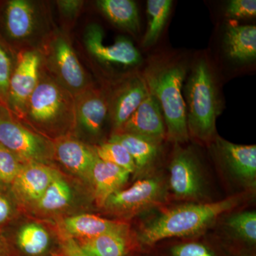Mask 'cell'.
I'll list each match as a JSON object with an SVG mask.
<instances>
[{"label": "cell", "mask_w": 256, "mask_h": 256, "mask_svg": "<svg viewBox=\"0 0 256 256\" xmlns=\"http://www.w3.org/2000/svg\"><path fill=\"white\" fill-rule=\"evenodd\" d=\"M186 74L184 62L172 57L152 60L142 74L150 94L162 111L166 136L176 144L186 142L190 138L183 96Z\"/></svg>", "instance_id": "1"}, {"label": "cell", "mask_w": 256, "mask_h": 256, "mask_svg": "<svg viewBox=\"0 0 256 256\" xmlns=\"http://www.w3.org/2000/svg\"><path fill=\"white\" fill-rule=\"evenodd\" d=\"M183 92L188 134L200 140H210L214 136L216 122L224 106L214 74L206 58L195 60Z\"/></svg>", "instance_id": "2"}, {"label": "cell", "mask_w": 256, "mask_h": 256, "mask_svg": "<svg viewBox=\"0 0 256 256\" xmlns=\"http://www.w3.org/2000/svg\"><path fill=\"white\" fill-rule=\"evenodd\" d=\"M238 202L236 196L202 204H185L168 210L143 229L141 242L152 245L165 238L193 235L208 226Z\"/></svg>", "instance_id": "3"}, {"label": "cell", "mask_w": 256, "mask_h": 256, "mask_svg": "<svg viewBox=\"0 0 256 256\" xmlns=\"http://www.w3.org/2000/svg\"><path fill=\"white\" fill-rule=\"evenodd\" d=\"M24 112L32 122L44 126H55L66 120H76L75 98L68 88L53 79H38Z\"/></svg>", "instance_id": "4"}, {"label": "cell", "mask_w": 256, "mask_h": 256, "mask_svg": "<svg viewBox=\"0 0 256 256\" xmlns=\"http://www.w3.org/2000/svg\"><path fill=\"white\" fill-rule=\"evenodd\" d=\"M0 144L20 160L40 162L48 156L46 142L21 124L10 120H0Z\"/></svg>", "instance_id": "5"}, {"label": "cell", "mask_w": 256, "mask_h": 256, "mask_svg": "<svg viewBox=\"0 0 256 256\" xmlns=\"http://www.w3.org/2000/svg\"><path fill=\"white\" fill-rule=\"evenodd\" d=\"M84 42L88 50L100 62L126 66H133L142 62L139 50L128 38L120 37L112 44H106L104 30L98 25L88 26Z\"/></svg>", "instance_id": "6"}, {"label": "cell", "mask_w": 256, "mask_h": 256, "mask_svg": "<svg viewBox=\"0 0 256 256\" xmlns=\"http://www.w3.org/2000/svg\"><path fill=\"white\" fill-rule=\"evenodd\" d=\"M41 58L35 52L28 50L20 55L18 64L10 78V100L18 112L24 111L30 96L36 88L40 79Z\"/></svg>", "instance_id": "7"}, {"label": "cell", "mask_w": 256, "mask_h": 256, "mask_svg": "<svg viewBox=\"0 0 256 256\" xmlns=\"http://www.w3.org/2000/svg\"><path fill=\"white\" fill-rule=\"evenodd\" d=\"M149 94L140 74L133 75L119 86L108 100V114L116 129H120Z\"/></svg>", "instance_id": "8"}, {"label": "cell", "mask_w": 256, "mask_h": 256, "mask_svg": "<svg viewBox=\"0 0 256 256\" xmlns=\"http://www.w3.org/2000/svg\"><path fill=\"white\" fill-rule=\"evenodd\" d=\"M161 143L166 137V126L158 101L150 94L119 130Z\"/></svg>", "instance_id": "9"}, {"label": "cell", "mask_w": 256, "mask_h": 256, "mask_svg": "<svg viewBox=\"0 0 256 256\" xmlns=\"http://www.w3.org/2000/svg\"><path fill=\"white\" fill-rule=\"evenodd\" d=\"M170 188L175 194L193 197L202 191V178L196 158L192 150L176 146L170 166Z\"/></svg>", "instance_id": "10"}, {"label": "cell", "mask_w": 256, "mask_h": 256, "mask_svg": "<svg viewBox=\"0 0 256 256\" xmlns=\"http://www.w3.org/2000/svg\"><path fill=\"white\" fill-rule=\"evenodd\" d=\"M162 194V184L158 178L140 180L126 190H119L111 195L105 205L114 212H138L156 203Z\"/></svg>", "instance_id": "11"}, {"label": "cell", "mask_w": 256, "mask_h": 256, "mask_svg": "<svg viewBox=\"0 0 256 256\" xmlns=\"http://www.w3.org/2000/svg\"><path fill=\"white\" fill-rule=\"evenodd\" d=\"M52 58L55 68L68 90L79 92L86 89V76L78 57L65 38L58 37L53 43Z\"/></svg>", "instance_id": "12"}, {"label": "cell", "mask_w": 256, "mask_h": 256, "mask_svg": "<svg viewBox=\"0 0 256 256\" xmlns=\"http://www.w3.org/2000/svg\"><path fill=\"white\" fill-rule=\"evenodd\" d=\"M75 111L80 126L90 134H98L108 114V100L100 90L86 89L75 98Z\"/></svg>", "instance_id": "13"}, {"label": "cell", "mask_w": 256, "mask_h": 256, "mask_svg": "<svg viewBox=\"0 0 256 256\" xmlns=\"http://www.w3.org/2000/svg\"><path fill=\"white\" fill-rule=\"evenodd\" d=\"M58 172L40 162L24 164L13 184L16 193L28 202H37Z\"/></svg>", "instance_id": "14"}, {"label": "cell", "mask_w": 256, "mask_h": 256, "mask_svg": "<svg viewBox=\"0 0 256 256\" xmlns=\"http://www.w3.org/2000/svg\"><path fill=\"white\" fill-rule=\"evenodd\" d=\"M216 149L230 171L248 182L255 181L256 146H242L217 138Z\"/></svg>", "instance_id": "15"}, {"label": "cell", "mask_w": 256, "mask_h": 256, "mask_svg": "<svg viewBox=\"0 0 256 256\" xmlns=\"http://www.w3.org/2000/svg\"><path fill=\"white\" fill-rule=\"evenodd\" d=\"M130 173L96 156L90 172L94 196L98 206H104L108 198L127 182Z\"/></svg>", "instance_id": "16"}, {"label": "cell", "mask_w": 256, "mask_h": 256, "mask_svg": "<svg viewBox=\"0 0 256 256\" xmlns=\"http://www.w3.org/2000/svg\"><path fill=\"white\" fill-rule=\"evenodd\" d=\"M54 152L58 161L67 169L80 178L90 180L96 158L95 150L77 140L63 138L56 144Z\"/></svg>", "instance_id": "17"}, {"label": "cell", "mask_w": 256, "mask_h": 256, "mask_svg": "<svg viewBox=\"0 0 256 256\" xmlns=\"http://www.w3.org/2000/svg\"><path fill=\"white\" fill-rule=\"evenodd\" d=\"M224 43L226 53L230 60L238 63L252 62L256 57V26L229 25Z\"/></svg>", "instance_id": "18"}, {"label": "cell", "mask_w": 256, "mask_h": 256, "mask_svg": "<svg viewBox=\"0 0 256 256\" xmlns=\"http://www.w3.org/2000/svg\"><path fill=\"white\" fill-rule=\"evenodd\" d=\"M64 228L68 236L86 240L108 232L128 228L127 224L114 222L92 214H80L64 220Z\"/></svg>", "instance_id": "19"}, {"label": "cell", "mask_w": 256, "mask_h": 256, "mask_svg": "<svg viewBox=\"0 0 256 256\" xmlns=\"http://www.w3.org/2000/svg\"><path fill=\"white\" fill-rule=\"evenodd\" d=\"M108 141L119 143L127 150L136 164V171L146 169L156 160L161 144L140 136L122 132L116 133Z\"/></svg>", "instance_id": "20"}, {"label": "cell", "mask_w": 256, "mask_h": 256, "mask_svg": "<svg viewBox=\"0 0 256 256\" xmlns=\"http://www.w3.org/2000/svg\"><path fill=\"white\" fill-rule=\"evenodd\" d=\"M127 228L101 234L86 240H78L85 256H124L127 252Z\"/></svg>", "instance_id": "21"}, {"label": "cell", "mask_w": 256, "mask_h": 256, "mask_svg": "<svg viewBox=\"0 0 256 256\" xmlns=\"http://www.w3.org/2000/svg\"><path fill=\"white\" fill-rule=\"evenodd\" d=\"M97 4L106 18L119 28L132 34L140 30L137 4L132 0H100Z\"/></svg>", "instance_id": "22"}, {"label": "cell", "mask_w": 256, "mask_h": 256, "mask_svg": "<svg viewBox=\"0 0 256 256\" xmlns=\"http://www.w3.org/2000/svg\"><path fill=\"white\" fill-rule=\"evenodd\" d=\"M6 26L10 36L14 40H24L30 36L34 26L31 4L24 0L10 1L6 8Z\"/></svg>", "instance_id": "23"}, {"label": "cell", "mask_w": 256, "mask_h": 256, "mask_svg": "<svg viewBox=\"0 0 256 256\" xmlns=\"http://www.w3.org/2000/svg\"><path fill=\"white\" fill-rule=\"evenodd\" d=\"M172 4V0H148L146 2L148 24L143 38V46H152L159 40L169 18Z\"/></svg>", "instance_id": "24"}, {"label": "cell", "mask_w": 256, "mask_h": 256, "mask_svg": "<svg viewBox=\"0 0 256 256\" xmlns=\"http://www.w3.org/2000/svg\"><path fill=\"white\" fill-rule=\"evenodd\" d=\"M16 244L20 252L25 256H42L50 248V236L42 226L30 224L20 230Z\"/></svg>", "instance_id": "25"}, {"label": "cell", "mask_w": 256, "mask_h": 256, "mask_svg": "<svg viewBox=\"0 0 256 256\" xmlns=\"http://www.w3.org/2000/svg\"><path fill=\"white\" fill-rule=\"evenodd\" d=\"M72 200L70 186L58 173L36 202L38 208L45 212H55L68 206Z\"/></svg>", "instance_id": "26"}, {"label": "cell", "mask_w": 256, "mask_h": 256, "mask_svg": "<svg viewBox=\"0 0 256 256\" xmlns=\"http://www.w3.org/2000/svg\"><path fill=\"white\" fill-rule=\"evenodd\" d=\"M95 152L98 158L107 162L122 168L128 172L136 171V166L127 150L119 143L108 142L96 146Z\"/></svg>", "instance_id": "27"}, {"label": "cell", "mask_w": 256, "mask_h": 256, "mask_svg": "<svg viewBox=\"0 0 256 256\" xmlns=\"http://www.w3.org/2000/svg\"><path fill=\"white\" fill-rule=\"evenodd\" d=\"M228 226L242 238L249 242L256 240V214L246 212L230 217Z\"/></svg>", "instance_id": "28"}, {"label": "cell", "mask_w": 256, "mask_h": 256, "mask_svg": "<svg viewBox=\"0 0 256 256\" xmlns=\"http://www.w3.org/2000/svg\"><path fill=\"white\" fill-rule=\"evenodd\" d=\"M20 161L18 156L0 144V181L13 182L24 166Z\"/></svg>", "instance_id": "29"}, {"label": "cell", "mask_w": 256, "mask_h": 256, "mask_svg": "<svg viewBox=\"0 0 256 256\" xmlns=\"http://www.w3.org/2000/svg\"><path fill=\"white\" fill-rule=\"evenodd\" d=\"M225 15L230 18H254L256 15V1L232 0L226 6Z\"/></svg>", "instance_id": "30"}, {"label": "cell", "mask_w": 256, "mask_h": 256, "mask_svg": "<svg viewBox=\"0 0 256 256\" xmlns=\"http://www.w3.org/2000/svg\"><path fill=\"white\" fill-rule=\"evenodd\" d=\"M11 76V60L4 47L0 44V95L8 96Z\"/></svg>", "instance_id": "31"}, {"label": "cell", "mask_w": 256, "mask_h": 256, "mask_svg": "<svg viewBox=\"0 0 256 256\" xmlns=\"http://www.w3.org/2000/svg\"><path fill=\"white\" fill-rule=\"evenodd\" d=\"M174 256H215L208 248L198 242L182 244L172 248Z\"/></svg>", "instance_id": "32"}, {"label": "cell", "mask_w": 256, "mask_h": 256, "mask_svg": "<svg viewBox=\"0 0 256 256\" xmlns=\"http://www.w3.org/2000/svg\"><path fill=\"white\" fill-rule=\"evenodd\" d=\"M62 248L66 256H85L82 254L78 242L74 238L67 236L62 242Z\"/></svg>", "instance_id": "33"}, {"label": "cell", "mask_w": 256, "mask_h": 256, "mask_svg": "<svg viewBox=\"0 0 256 256\" xmlns=\"http://www.w3.org/2000/svg\"><path fill=\"white\" fill-rule=\"evenodd\" d=\"M12 214V207L8 198L0 194V224L9 220Z\"/></svg>", "instance_id": "34"}, {"label": "cell", "mask_w": 256, "mask_h": 256, "mask_svg": "<svg viewBox=\"0 0 256 256\" xmlns=\"http://www.w3.org/2000/svg\"><path fill=\"white\" fill-rule=\"evenodd\" d=\"M60 4L65 12L72 13L75 12L78 10L79 5L80 4V2L62 1L60 2Z\"/></svg>", "instance_id": "35"}, {"label": "cell", "mask_w": 256, "mask_h": 256, "mask_svg": "<svg viewBox=\"0 0 256 256\" xmlns=\"http://www.w3.org/2000/svg\"><path fill=\"white\" fill-rule=\"evenodd\" d=\"M0 252H1V248H0Z\"/></svg>", "instance_id": "36"}]
</instances>
